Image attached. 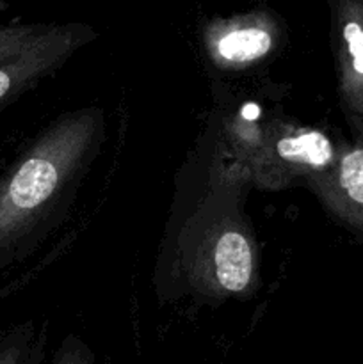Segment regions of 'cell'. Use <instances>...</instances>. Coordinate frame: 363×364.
<instances>
[{
	"mask_svg": "<svg viewBox=\"0 0 363 364\" xmlns=\"http://www.w3.org/2000/svg\"><path fill=\"white\" fill-rule=\"evenodd\" d=\"M358 2H359V4H362V6H363V0H358Z\"/></svg>",
	"mask_w": 363,
	"mask_h": 364,
	"instance_id": "8fae6325",
	"label": "cell"
},
{
	"mask_svg": "<svg viewBox=\"0 0 363 364\" xmlns=\"http://www.w3.org/2000/svg\"><path fill=\"white\" fill-rule=\"evenodd\" d=\"M100 109L60 116L0 178V270L66 205L103 141Z\"/></svg>",
	"mask_w": 363,
	"mask_h": 364,
	"instance_id": "6da1fadb",
	"label": "cell"
},
{
	"mask_svg": "<svg viewBox=\"0 0 363 364\" xmlns=\"http://www.w3.org/2000/svg\"><path fill=\"white\" fill-rule=\"evenodd\" d=\"M96 38L89 25H0V109Z\"/></svg>",
	"mask_w": 363,
	"mask_h": 364,
	"instance_id": "277c9868",
	"label": "cell"
},
{
	"mask_svg": "<svg viewBox=\"0 0 363 364\" xmlns=\"http://www.w3.org/2000/svg\"><path fill=\"white\" fill-rule=\"evenodd\" d=\"M324 206L354 230L363 231V144L345 146L324 173L306 181Z\"/></svg>",
	"mask_w": 363,
	"mask_h": 364,
	"instance_id": "8992f818",
	"label": "cell"
},
{
	"mask_svg": "<svg viewBox=\"0 0 363 364\" xmlns=\"http://www.w3.org/2000/svg\"><path fill=\"white\" fill-rule=\"evenodd\" d=\"M53 364H93V354L84 341L68 336L57 350Z\"/></svg>",
	"mask_w": 363,
	"mask_h": 364,
	"instance_id": "9c48e42d",
	"label": "cell"
},
{
	"mask_svg": "<svg viewBox=\"0 0 363 364\" xmlns=\"http://www.w3.org/2000/svg\"><path fill=\"white\" fill-rule=\"evenodd\" d=\"M337 149L326 134L312 127L273 121L263 124L238 173L241 183L280 191L308 181L330 169Z\"/></svg>",
	"mask_w": 363,
	"mask_h": 364,
	"instance_id": "3957f363",
	"label": "cell"
},
{
	"mask_svg": "<svg viewBox=\"0 0 363 364\" xmlns=\"http://www.w3.org/2000/svg\"><path fill=\"white\" fill-rule=\"evenodd\" d=\"M278 45V28L267 16L248 14L209 28L206 55L219 70L241 71L262 63Z\"/></svg>",
	"mask_w": 363,
	"mask_h": 364,
	"instance_id": "5b68a950",
	"label": "cell"
},
{
	"mask_svg": "<svg viewBox=\"0 0 363 364\" xmlns=\"http://www.w3.org/2000/svg\"><path fill=\"white\" fill-rule=\"evenodd\" d=\"M238 198V183L219 180L185 224L182 272L196 294L223 301L256 288L258 249Z\"/></svg>",
	"mask_w": 363,
	"mask_h": 364,
	"instance_id": "7a4b0ae2",
	"label": "cell"
},
{
	"mask_svg": "<svg viewBox=\"0 0 363 364\" xmlns=\"http://www.w3.org/2000/svg\"><path fill=\"white\" fill-rule=\"evenodd\" d=\"M4 9H7V2L6 0H0V11H4Z\"/></svg>",
	"mask_w": 363,
	"mask_h": 364,
	"instance_id": "30bf717a",
	"label": "cell"
},
{
	"mask_svg": "<svg viewBox=\"0 0 363 364\" xmlns=\"http://www.w3.org/2000/svg\"><path fill=\"white\" fill-rule=\"evenodd\" d=\"M32 336H34V329L31 323L2 334L0 336V364H23Z\"/></svg>",
	"mask_w": 363,
	"mask_h": 364,
	"instance_id": "ba28073f",
	"label": "cell"
},
{
	"mask_svg": "<svg viewBox=\"0 0 363 364\" xmlns=\"http://www.w3.org/2000/svg\"><path fill=\"white\" fill-rule=\"evenodd\" d=\"M335 46L342 102L363 124V6L358 0H337Z\"/></svg>",
	"mask_w": 363,
	"mask_h": 364,
	"instance_id": "52a82bcc",
	"label": "cell"
}]
</instances>
